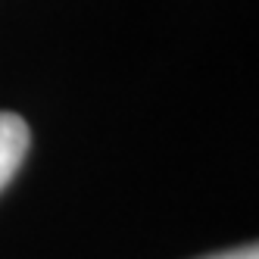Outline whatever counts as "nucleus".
I'll list each match as a JSON object with an SVG mask.
<instances>
[{"label": "nucleus", "instance_id": "nucleus-2", "mask_svg": "<svg viewBox=\"0 0 259 259\" xmlns=\"http://www.w3.org/2000/svg\"><path fill=\"white\" fill-rule=\"evenodd\" d=\"M206 259H259V247L247 244V247H237V250H228V253H215V256H206Z\"/></svg>", "mask_w": 259, "mask_h": 259}, {"label": "nucleus", "instance_id": "nucleus-1", "mask_svg": "<svg viewBox=\"0 0 259 259\" xmlns=\"http://www.w3.org/2000/svg\"><path fill=\"white\" fill-rule=\"evenodd\" d=\"M28 144H31L28 122L16 113L0 109V191L13 181V175L19 172V165L25 162Z\"/></svg>", "mask_w": 259, "mask_h": 259}]
</instances>
